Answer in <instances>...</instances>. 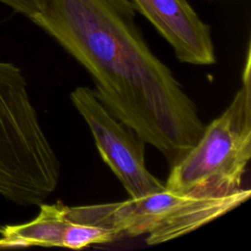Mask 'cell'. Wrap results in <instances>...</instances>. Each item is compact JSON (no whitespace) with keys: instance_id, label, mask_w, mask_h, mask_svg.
Returning <instances> with one entry per match:
<instances>
[{"instance_id":"6da1fadb","label":"cell","mask_w":251,"mask_h":251,"mask_svg":"<svg viewBox=\"0 0 251 251\" xmlns=\"http://www.w3.org/2000/svg\"><path fill=\"white\" fill-rule=\"evenodd\" d=\"M129 0H43L30 21L90 74L95 96L172 167L200 138L196 104L148 46Z\"/></svg>"},{"instance_id":"7a4b0ae2","label":"cell","mask_w":251,"mask_h":251,"mask_svg":"<svg viewBox=\"0 0 251 251\" xmlns=\"http://www.w3.org/2000/svg\"><path fill=\"white\" fill-rule=\"evenodd\" d=\"M59 160L40 125L23 72L0 59V195L40 205L56 189Z\"/></svg>"},{"instance_id":"3957f363","label":"cell","mask_w":251,"mask_h":251,"mask_svg":"<svg viewBox=\"0 0 251 251\" xmlns=\"http://www.w3.org/2000/svg\"><path fill=\"white\" fill-rule=\"evenodd\" d=\"M250 48L242 86L229 106L213 120L197 142L175 165L165 188L183 194L226 196L242 189L251 157Z\"/></svg>"},{"instance_id":"277c9868","label":"cell","mask_w":251,"mask_h":251,"mask_svg":"<svg viewBox=\"0 0 251 251\" xmlns=\"http://www.w3.org/2000/svg\"><path fill=\"white\" fill-rule=\"evenodd\" d=\"M250 189L226 196H199L164 188L139 198L86 206H66L67 215L79 223L107 228L118 238L146 235L149 245L184 235L238 207Z\"/></svg>"},{"instance_id":"5b68a950","label":"cell","mask_w":251,"mask_h":251,"mask_svg":"<svg viewBox=\"0 0 251 251\" xmlns=\"http://www.w3.org/2000/svg\"><path fill=\"white\" fill-rule=\"evenodd\" d=\"M70 97L88 125L101 158L130 198H139L165 188V182L146 168L144 140L116 118L95 96L92 88L78 86Z\"/></svg>"},{"instance_id":"8992f818","label":"cell","mask_w":251,"mask_h":251,"mask_svg":"<svg viewBox=\"0 0 251 251\" xmlns=\"http://www.w3.org/2000/svg\"><path fill=\"white\" fill-rule=\"evenodd\" d=\"M173 47L176 59L192 65L216 62L211 26L187 0H129Z\"/></svg>"},{"instance_id":"52a82bcc","label":"cell","mask_w":251,"mask_h":251,"mask_svg":"<svg viewBox=\"0 0 251 251\" xmlns=\"http://www.w3.org/2000/svg\"><path fill=\"white\" fill-rule=\"evenodd\" d=\"M0 247L59 246L81 249L92 244L110 243L118 239L110 229L76 222L66 213L62 203L40 204V212L32 221L0 227Z\"/></svg>"},{"instance_id":"ba28073f","label":"cell","mask_w":251,"mask_h":251,"mask_svg":"<svg viewBox=\"0 0 251 251\" xmlns=\"http://www.w3.org/2000/svg\"><path fill=\"white\" fill-rule=\"evenodd\" d=\"M0 4L11 8L29 20L40 13L43 8V0H0Z\"/></svg>"}]
</instances>
